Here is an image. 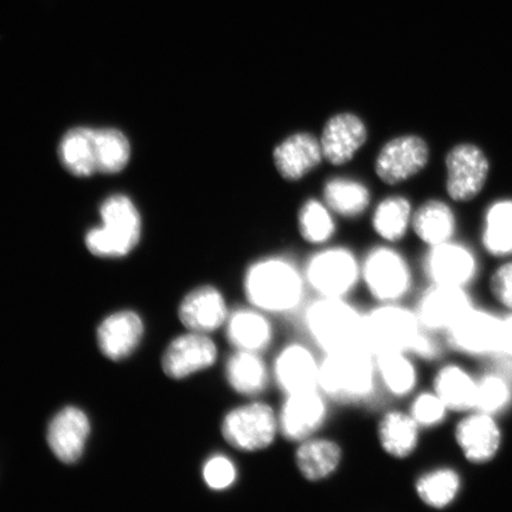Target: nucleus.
<instances>
[{
  "label": "nucleus",
  "mask_w": 512,
  "mask_h": 512,
  "mask_svg": "<svg viewBox=\"0 0 512 512\" xmlns=\"http://www.w3.org/2000/svg\"><path fill=\"white\" fill-rule=\"evenodd\" d=\"M362 347L374 356L400 351L430 360L438 354L437 344L415 312L395 303L382 304L364 315Z\"/></svg>",
  "instance_id": "f257e3e1"
},
{
  "label": "nucleus",
  "mask_w": 512,
  "mask_h": 512,
  "mask_svg": "<svg viewBox=\"0 0 512 512\" xmlns=\"http://www.w3.org/2000/svg\"><path fill=\"white\" fill-rule=\"evenodd\" d=\"M376 380L375 356L363 347L329 352L320 362L319 390L337 401L368 399Z\"/></svg>",
  "instance_id": "f03ea898"
},
{
  "label": "nucleus",
  "mask_w": 512,
  "mask_h": 512,
  "mask_svg": "<svg viewBox=\"0 0 512 512\" xmlns=\"http://www.w3.org/2000/svg\"><path fill=\"white\" fill-rule=\"evenodd\" d=\"M302 275L290 262L267 259L256 262L246 273L245 293L249 303L265 313L297 309L304 293Z\"/></svg>",
  "instance_id": "7ed1b4c3"
},
{
  "label": "nucleus",
  "mask_w": 512,
  "mask_h": 512,
  "mask_svg": "<svg viewBox=\"0 0 512 512\" xmlns=\"http://www.w3.org/2000/svg\"><path fill=\"white\" fill-rule=\"evenodd\" d=\"M363 320L344 298L320 297L305 313L306 329L325 354L362 347Z\"/></svg>",
  "instance_id": "20e7f679"
},
{
  "label": "nucleus",
  "mask_w": 512,
  "mask_h": 512,
  "mask_svg": "<svg viewBox=\"0 0 512 512\" xmlns=\"http://www.w3.org/2000/svg\"><path fill=\"white\" fill-rule=\"evenodd\" d=\"M100 214L101 226L89 230L86 236L89 252L101 258H121L130 253L142 236V220L130 198H107Z\"/></svg>",
  "instance_id": "39448f33"
},
{
  "label": "nucleus",
  "mask_w": 512,
  "mask_h": 512,
  "mask_svg": "<svg viewBox=\"0 0 512 512\" xmlns=\"http://www.w3.org/2000/svg\"><path fill=\"white\" fill-rule=\"evenodd\" d=\"M221 432L235 450L254 453L270 447L279 430L277 413L265 402L246 403L224 416Z\"/></svg>",
  "instance_id": "423d86ee"
},
{
  "label": "nucleus",
  "mask_w": 512,
  "mask_h": 512,
  "mask_svg": "<svg viewBox=\"0 0 512 512\" xmlns=\"http://www.w3.org/2000/svg\"><path fill=\"white\" fill-rule=\"evenodd\" d=\"M362 271L347 249H328L310 260L305 280L320 297L344 298L357 284Z\"/></svg>",
  "instance_id": "0eeeda50"
},
{
  "label": "nucleus",
  "mask_w": 512,
  "mask_h": 512,
  "mask_svg": "<svg viewBox=\"0 0 512 512\" xmlns=\"http://www.w3.org/2000/svg\"><path fill=\"white\" fill-rule=\"evenodd\" d=\"M362 277L371 296L382 304L398 302L411 287V272L406 261L388 248H377L368 255Z\"/></svg>",
  "instance_id": "6e6552de"
},
{
  "label": "nucleus",
  "mask_w": 512,
  "mask_h": 512,
  "mask_svg": "<svg viewBox=\"0 0 512 512\" xmlns=\"http://www.w3.org/2000/svg\"><path fill=\"white\" fill-rule=\"evenodd\" d=\"M447 192L453 200L466 202L484 188L489 176V160L476 145L460 144L446 158Z\"/></svg>",
  "instance_id": "1a4fd4ad"
},
{
  "label": "nucleus",
  "mask_w": 512,
  "mask_h": 512,
  "mask_svg": "<svg viewBox=\"0 0 512 512\" xmlns=\"http://www.w3.org/2000/svg\"><path fill=\"white\" fill-rule=\"evenodd\" d=\"M328 418L325 395L319 389L286 395L278 415L279 430L291 441L312 438Z\"/></svg>",
  "instance_id": "9d476101"
},
{
  "label": "nucleus",
  "mask_w": 512,
  "mask_h": 512,
  "mask_svg": "<svg viewBox=\"0 0 512 512\" xmlns=\"http://www.w3.org/2000/svg\"><path fill=\"white\" fill-rule=\"evenodd\" d=\"M430 158L424 139L403 136L390 140L382 147L375 163V170L384 183L394 185L418 175Z\"/></svg>",
  "instance_id": "9b49d317"
},
{
  "label": "nucleus",
  "mask_w": 512,
  "mask_h": 512,
  "mask_svg": "<svg viewBox=\"0 0 512 512\" xmlns=\"http://www.w3.org/2000/svg\"><path fill=\"white\" fill-rule=\"evenodd\" d=\"M472 305L463 287L433 284L419 299L415 315L427 331H447Z\"/></svg>",
  "instance_id": "f8f14e48"
},
{
  "label": "nucleus",
  "mask_w": 512,
  "mask_h": 512,
  "mask_svg": "<svg viewBox=\"0 0 512 512\" xmlns=\"http://www.w3.org/2000/svg\"><path fill=\"white\" fill-rule=\"evenodd\" d=\"M503 320L485 311L471 309L448 329L454 348L472 355L501 351Z\"/></svg>",
  "instance_id": "ddd939ff"
},
{
  "label": "nucleus",
  "mask_w": 512,
  "mask_h": 512,
  "mask_svg": "<svg viewBox=\"0 0 512 512\" xmlns=\"http://www.w3.org/2000/svg\"><path fill=\"white\" fill-rule=\"evenodd\" d=\"M219 356L216 344L208 335L189 332L174 339L163 356L164 373L170 379L183 380L213 367Z\"/></svg>",
  "instance_id": "4468645a"
},
{
  "label": "nucleus",
  "mask_w": 512,
  "mask_h": 512,
  "mask_svg": "<svg viewBox=\"0 0 512 512\" xmlns=\"http://www.w3.org/2000/svg\"><path fill=\"white\" fill-rule=\"evenodd\" d=\"M319 373L320 362L305 345H287L275 358V381L286 395L319 389Z\"/></svg>",
  "instance_id": "2eb2a0df"
},
{
  "label": "nucleus",
  "mask_w": 512,
  "mask_h": 512,
  "mask_svg": "<svg viewBox=\"0 0 512 512\" xmlns=\"http://www.w3.org/2000/svg\"><path fill=\"white\" fill-rule=\"evenodd\" d=\"M178 315L190 332L209 335L226 325L230 313L223 294L213 286H203L183 299Z\"/></svg>",
  "instance_id": "dca6fc26"
},
{
  "label": "nucleus",
  "mask_w": 512,
  "mask_h": 512,
  "mask_svg": "<svg viewBox=\"0 0 512 512\" xmlns=\"http://www.w3.org/2000/svg\"><path fill=\"white\" fill-rule=\"evenodd\" d=\"M91 432L87 415L79 408L67 407L50 422L48 444L55 457L64 464L81 458Z\"/></svg>",
  "instance_id": "f3484780"
},
{
  "label": "nucleus",
  "mask_w": 512,
  "mask_h": 512,
  "mask_svg": "<svg viewBox=\"0 0 512 512\" xmlns=\"http://www.w3.org/2000/svg\"><path fill=\"white\" fill-rule=\"evenodd\" d=\"M367 137V127L357 115L337 114L326 123L320 139L323 157L334 165L348 163L367 142Z\"/></svg>",
  "instance_id": "a211bd4d"
},
{
  "label": "nucleus",
  "mask_w": 512,
  "mask_h": 512,
  "mask_svg": "<svg viewBox=\"0 0 512 512\" xmlns=\"http://www.w3.org/2000/svg\"><path fill=\"white\" fill-rule=\"evenodd\" d=\"M456 441L469 462L483 464L495 458L501 447L502 434L490 414L478 412L459 422Z\"/></svg>",
  "instance_id": "6ab92c4d"
},
{
  "label": "nucleus",
  "mask_w": 512,
  "mask_h": 512,
  "mask_svg": "<svg viewBox=\"0 0 512 512\" xmlns=\"http://www.w3.org/2000/svg\"><path fill=\"white\" fill-rule=\"evenodd\" d=\"M275 168L286 181L296 182L322 162L320 140L310 133H297L275 147Z\"/></svg>",
  "instance_id": "aec40b11"
},
{
  "label": "nucleus",
  "mask_w": 512,
  "mask_h": 512,
  "mask_svg": "<svg viewBox=\"0 0 512 512\" xmlns=\"http://www.w3.org/2000/svg\"><path fill=\"white\" fill-rule=\"evenodd\" d=\"M426 271L433 284L463 287L476 273V260L466 248L448 241L432 246Z\"/></svg>",
  "instance_id": "412c9836"
},
{
  "label": "nucleus",
  "mask_w": 512,
  "mask_h": 512,
  "mask_svg": "<svg viewBox=\"0 0 512 512\" xmlns=\"http://www.w3.org/2000/svg\"><path fill=\"white\" fill-rule=\"evenodd\" d=\"M143 332L144 324L137 313H114L99 326V348L112 361L124 360L136 350Z\"/></svg>",
  "instance_id": "4be33fe9"
},
{
  "label": "nucleus",
  "mask_w": 512,
  "mask_h": 512,
  "mask_svg": "<svg viewBox=\"0 0 512 512\" xmlns=\"http://www.w3.org/2000/svg\"><path fill=\"white\" fill-rule=\"evenodd\" d=\"M227 338L236 350L256 352L264 351L273 339L270 320L258 309L239 310L230 313L226 323Z\"/></svg>",
  "instance_id": "5701e85b"
},
{
  "label": "nucleus",
  "mask_w": 512,
  "mask_h": 512,
  "mask_svg": "<svg viewBox=\"0 0 512 512\" xmlns=\"http://www.w3.org/2000/svg\"><path fill=\"white\" fill-rule=\"evenodd\" d=\"M343 451L336 441L325 438H309L296 451L297 469L306 480L322 482L335 475L341 466Z\"/></svg>",
  "instance_id": "b1692460"
},
{
  "label": "nucleus",
  "mask_w": 512,
  "mask_h": 512,
  "mask_svg": "<svg viewBox=\"0 0 512 512\" xmlns=\"http://www.w3.org/2000/svg\"><path fill=\"white\" fill-rule=\"evenodd\" d=\"M226 377L230 388L245 396L264 392L267 386L268 370L256 352L236 350L226 364Z\"/></svg>",
  "instance_id": "393cba45"
},
{
  "label": "nucleus",
  "mask_w": 512,
  "mask_h": 512,
  "mask_svg": "<svg viewBox=\"0 0 512 512\" xmlns=\"http://www.w3.org/2000/svg\"><path fill=\"white\" fill-rule=\"evenodd\" d=\"M419 425L411 414L389 412L379 425V440L390 457L403 459L412 456L419 444Z\"/></svg>",
  "instance_id": "a878e982"
},
{
  "label": "nucleus",
  "mask_w": 512,
  "mask_h": 512,
  "mask_svg": "<svg viewBox=\"0 0 512 512\" xmlns=\"http://www.w3.org/2000/svg\"><path fill=\"white\" fill-rule=\"evenodd\" d=\"M59 155L62 164L75 176L88 177L98 172L93 128H73L64 134Z\"/></svg>",
  "instance_id": "bb28decb"
},
{
  "label": "nucleus",
  "mask_w": 512,
  "mask_h": 512,
  "mask_svg": "<svg viewBox=\"0 0 512 512\" xmlns=\"http://www.w3.org/2000/svg\"><path fill=\"white\" fill-rule=\"evenodd\" d=\"M477 382L457 366H447L434 379V393L448 411L463 412L475 408Z\"/></svg>",
  "instance_id": "cd10ccee"
},
{
  "label": "nucleus",
  "mask_w": 512,
  "mask_h": 512,
  "mask_svg": "<svg viewBox=\"0 0 512 512\" xmlns=\"http://www.w3.org/2000/svg\"><path fill=\"white\" fill-rule=\"evenodd\" d=\"M454 227L456 222L452 211L441 201H428L422 204L413 216L416 235L431 247L450 241Z\"/></svg>",
  "instance_id": "c85d7f7f"
},
{
  "label": "nucleus",
  "mask_w": 512,
  "mask_h": 512,
  "mask_svg": "<svg viewBox=\"0 0 512 512\" xmlns=\"http://www.w3.org/2000/svg\"><path fill=\"white\" fill-rule=\"evenodd\" d=\"M375 363L377 379L381 380L390 394L402 398L415 388L418 375L406 352H384L375 356Z\"/></svg>",
  "instance_id": "c756f323"
},
{
  "label": "nucleus",
  "mask_w": 512,
  "mask_h": 512,
  "mask_svg": "<svg viewBox=\"0 0 512 512\" xmlns=\"http://www.w3.org/2000/svg\"><path fill=\"white\" fill-rule=\"evenodd\" d=\"M460 486L462 483L456 471L438 469L416 480L415 489L422 503L433 509H444L456 501Z\"/></svg>",
  "instance_id": "7c9ffc66"
},
{
  "label": "nucleus",
  "mask_w": 512,
  "mask_h": 512,
  "mask_svg": "<svg viewBox=\"0 0 512 512\" xmlns=\"http://www.w3.org/2000/svg\"><path fill=\"white\" fill-rule=\"evenodd\" d=\"M324 198L331 210L345 217L360 216L369 206V191L350 179H331L325 184Z\"/></svg>",
  "instance_id": "2f4dec72"
},
{
  "label": "nucleus",
  "mask_w": 512,
  "mask_h": 512,
  "mask_svg": "<svg viewBox=\"0 0 512 512\" xmlns=\"http://www.w3.org/2000/svg\"><path fill=\"white\" fill-rule=\"evenodd\" d=\"M96 168L101 174H115L130 160L131 147L124 133L114 128L94 130Z\"/></svg>",
  "instance_id": "473e14b6"
},
{
  "label": "nucleus",
  "mask_w": 512,
  "mask_h": 512,
  "mask_svg": "<svg viewBox=\"0 0 512 512\" xmlns=\"http://www.w3.org/2000/svg\"><path fill=\"white\" fill-rule=\"evenodd\" d=\"M485 248L494 255L512 254V201L494 204L486 214Z\"/></svg>",
  "instance_id": "72a5a7b5"
},
{
  "label": "nucleus",
  "mask_w": 512,
  "mask_h": 512,
  "mask_svg": "<svg viewBox=\"0 0 512 512\" xmlns=\"http://www.w3.org/2000/svg\"><path fill=\"white\" fill-rule=\"evenodd\" d=\"M411 217V204L406 198L389 197L375 211L374 228L383 239L398 241L405 236Z\"/></svg>",
  "instance_id": "f704fd0d"
},
{
  "label": "nucleus",
  "mask_w": 512,
  "mask_h": 512,
  "mask_svg": "<svg viewBox=\"0 0 512 512\" xmlns=\"http://www.w3.org/2000/svg\"><path fill=\"white\" fill-rule=\"evenodd\" d=\"M299 230L304 240L319 245L334 235L335 223L322 203L311 200L300 210Z\"/></svg>",
  "instance_id": "c9c22d12"
},
{
  "label": "nucleus",
  "mask_w": 512,
  "mask_h": 512,
  "mask_svg": "<svg viewBox=\"0 0 512 512\" xmlns=\"http://www.w3.org/2000/svg\"><path fill=\"white\" fill-rule=\"evenodd\" d=\"M510 388L502 377L490 375L477 382L475 408L478 412L494 414L510 401Z\"/></svg>",
  "instance_id": "e433bc0d"
},
{
  "label": "nucleus",
  "mask_w": 512,
  "mask_h": 512,
  "mask_svg": "<svg viewBox=\"0 0 512 512\" xmlns=\"http://www.w3.org/2000/svg\"><path fill=\"white\" fill-rule=\"evenodd\" d=\"M202 475L210 490L220 492L229 490L238 482L239 470L232 459L217 454L204 464Z\"/></svg>",
  "instance_id": "4c0bfd02"
},
{
  "label": "nucleus",
  "mask_w": 512,
  "mask_h": 512,
  "mask_svg": "<svg viewBox=\"0 0 512 512\" xmlns=\"http://www.w3.org/2000/svg\"><path fill=\"white\" fill-rule=\"evenodd\" d=\"M448 409L437 394L422 393L414 400L411 416L419 427H433L445 419Z\"/></svg>",
  "instance_id": "58836bf2"
},
{
  "label": "nucleus",
  "mask_w": 512,
  "mask_h": 512,
  "mask_svg": "<svg viewBox=\"0 0 512 512\" xmlns=\"http://www.w3.org/2000/svg\"><path fill=\"white\" fill-rule=\"evenodd\" d=\"M491 290L499 303L512 310V262L499 267L492 275Z\"/></svg>",
  "instance_id": "ea45409f"
},
{
  "label": "nucleus",
  "mask_w": 512,
  "mask_h": 512,
  "mask_svg": "<svg viewBox=\"0 0 512 512\" xmlns=\"http://www.w3.org/2000/svg\"><path fill=\"white\" fill-rule=\"evenodd\" d=\"M501 350L512 356V316L503 320Z\"/></svg>",
  "instance_id": "a19ab883"
}]
</instances>
